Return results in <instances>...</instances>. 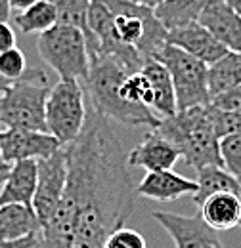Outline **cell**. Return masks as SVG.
I'll return each instance as SVG.
<instances>
[{"instance_id": "obj_34", "label": "cell", "mask_w": 241, "mask_h": 248, "mask_svg": "<svg viewBox=\"0 0 241 248\" xmlns=\"http://www.w3.org/2000/svg\"><path fill=\"white\" fill-rule=\"evenodd\" d=\"M132 2H136V4H140V6H146V8L155 10V8H159L165 0H132Z\"/></svg>"}, {"instance_id": "obj_37", "label": "cell", "mask_w": 241, "mask_h": 248, "mask_svg": "<svg viewBox=\"0 0 241 248\" xmlns=\"http://www.w3.org/2000/svg\"><path fill=\"white\" fill-rule=\"evenodd\" d=\"M0 132H2V128H0ZM8 168H10V166L4 162V158H2V155H0V172H6Z\"/></svg>"}, {"instance_id": "obj_28", "label": "cell", "mask_w": 241, "mask_h": 248, "mask_svg": "<svg viewBox=\"0 0 241 248\" xmlns=\"http://www.w3.org/2000/svg\"><path fill=\"white\" fill-rule=\"evenodd\" d=\"M103 248H148L146 247V239L142 237V233H138L136 229H130V227H119L115 229L107 241H105V247Z\"/></svg>"}, {"instance_id": "obj_32", "label": "cell", "mask_w": 241, "mask_h": 248, "mask_svg": "<svg viewBox=\"0 0 241 248\" xmlns=\"http://www.w3.org/2000/svg\"><path fill=\"white\" fill-rule=\"evenodd\" d=\"M38 0H10V6H12V10H16V12H23V10H27L29 6L33 4H36Z\"/></svg>"}, {"instance_id": "obj_27", "label": "cell", "mask_w": 241, "mask_h": 248, "mask_svg": "<svg viewBox=\"0 0 241 248\" xmlns=\"http://www.w3.org/2000/svg\"><path fill=\"white\" fill-rule=\"evenodd\" d=\"M27 71V60L25 54L19 48H12L6 52H0V75L8 80H17Z\"/></svg>"}, {"instance_id": "obj_23", "label": "cell", "mask_w": 241, "mask_h": 248, "mask_svg": "<svg viewBox=\"0 0 241 248\" xmlns=\"http://www.w3.org/2000/svg\"><path fill=\"white\" fill-rule=\"evenodd\" d=\"M14 21L21 34H31V32L40 34L58 23V12L54 4H50L48 0H38L27 10L17 12Z\"/></svg>"}, {"instance_id": "obj_26", "label": "cell", "mask_w": 241, "mask_h": 248, "mask_svg": "<svg viewBox=\"0 0 241 248\" xmlns=\"http://www.w3.org/2000/svg\"><path fill=\"white\" fill-rule=\"evenodd\" d=\"M211 119L214 132L220 140L226 136H232V134H241V109L224 111L211 103Z\"/></svg>"}, {"instance_id": "obj_31", "label": "cell", "mask_w": 241, "mask_h": 248, "mask_svg": "<svg viewBox=\"0 0 241 248\" xmlns=\"http://www.w3.org/2000/svg\"><path fill=\"white\" fill-rule=\"evenodd\" d=\"M38 243V235H31L25 239H17V241H2L0 239V248H36Z\"/></svg>"}, {"instance_id": "obj_9", "label": "cell", "mask_w": 241, "mask_h": 248, "mask_svg": "<svg viewBox=\"0 0 241 248\" xmlns=\"http://www.w3.org/2000/svg\"><path fill=\"white\" fill-rule=\"evenodd\" d=\"M67 172H69L67 145L58 149L48 158L36 160V189L31 206L40 221V227H44L50 221L60 202L67 184Z\"/></svg>"}, {"instance_id": "obj_4", "label": "cell", "mask_w": 241, "mask_h": 248, "mask_svg": "<svg viewBox=\"0 0 241 248\" xmlns=\"http://www.w3.org/2000/svg\"><path fill=\"white\" fill-rule=\"evenodd\" d=\"M50 92L48 78L40 69H27L0 93V128L46 132L44 107Z\"/></svg>"}, {"instance_id": "obj_25", "label": "cell", "mask_w": 241, "mask_h": 248, "mask_svg": "<svg viewBox=\"0 0 241 248\" xmlns=\"http://www.w3.org/2000/svg\"><path fill=\"white\" fill-rule=\"evenodd\" d=\"M220 156L224 168L241 184V134H232L220 140Z\"/></svg>"}, {"instance_id": "obj_10", "label": "cell", "mask_w": 241, "mask_h": 248, "mask_svg": "<svg viewBox=\"0 0 241 248\" xmlns=\"http://www.w3.org/2000/svg\"><path fill=\"white\" fill-rule=\"evenodd\" d=\"M151 217L171 235L176 248H226L218 233L199 214L182 216L176 212L157 210Z\"/></svg>"}, {"instance_id": "obj_11", "label": "cell", "mask_w": 241, "mask_h": 248, "mask_svg": "<svg viewBox=\"0 0 241 248\" xmlns=\"http://www.w3.org/2000/svg\"><path fill=\"white\" fill-rule=\"evenodd\" d=\"M60 141L48 132L6 128L0 132V155L10 166L19 160H42L61 149Z\"/></svg>"}, {"instance_id": "obj_35", "label": "cell", "mask_w": 241, "mask_h": 248, "mask_svg": "<svg viewBox=\"0 0 241 248\" xmlns=\"http://www.w3.org/2000/svg\"><path fill=\"white\" fill-rule=\"evenodd\" d=\"M224 2H226L230 8H234L238 14H241V0H224Z\"/></svg>"}, {"instance_id": "obj_19", "label": "cell", "mask_w": 241, "mask_h": 248, "mask_svg": "<svg viewBox=\"0 0 241 248\" xmlns=\"http://www.w3.org/2000/svg\"><path fill=\"white\" fill-rule=\"evenodd\" d=\"M40 221L34 214L33 206L12 202L0 206V239L17 241L31 235L40 233Z\"/></svg>"}, {"instance_id": "obj_16", "label": "cell", "mask_w": 241, "mask_h": 248, "mask_svg": "<svg viewBox=\"0 0 241 248\" xmlns=\"http://www.w3.org/2000/svg\"><path fill=\"white\" fill-rule=\"evenodd\" d=\"M140 73L148 78L151 88V111L159 119H171L178 113L176 109V95L172 88L171 75L167 67L157 60H148L142 65Z\"/></svg>"}, {"instance_id": "obj_13", "label": "cell", "mask_w": 241, "mask_h": 248, "mask_svg": "<svg viewBox=\"0 0 241 248\" xmlns=\"http://www.w3.org/2000/svg\"><path fill=\"white\" fill-rule=\"evenodd\" d=\"M228 50L241 54V14L224 0H211L197 19Z\"/></svg>"}, {"instance_id": "obj_33", "label": "cell", "mask_w": 241, "mask_h": 248, "mask_svg": "<svg viewBox=\"0 0 241 248\" xmlns=\"http://www.w3.org/2000/svg\"><path fill=\"white\" fill-rule=\"evenodd\" d=\"M12 14V6L10 0H0V21H8Z\"/></svg>"}, {"instance_id": "obj_21", "label": "cell", "mask_w": 241, "mask_h": 248, "mask_svg": "<svg viewBox=\"0 0 241 248\" xmlns=\"http://www.w3.org/2000/svg\"><path fill=\"white\" fill-rule=\"evenodd\" d=\"M209 93L214 99L220 93H226L241 86V54L228 52L218 62L209 65Z\"/></svg>"}, {"instance_id": "obj_1", "label": "cell", "mask_w": 241, "mask_h": 248, "mask_svg": "<svg viewBox=\"0 0 241 248\" xmlns=\"http://www.w3.org/2000/svg\"><path fill=\"white\" fill-rule=\"evenodd\" d=\"M67 184L36 248H103L136 210V186L111 123L94 109L67 145Z\"/></svg>"}, {"instance_id": "obj_36", "label": "cell", "mask_w": 241, "mask_h": 248, "mask_svg": "<svg viewBox=\"0 0 241 248\" xmlns=\"http://www.w3.org/2000/svg\"><path fill=\"white\" fill-rule=\"evenodd\" d=\"M10 84H12V80H8V78H4V77L0 75V93L4 92V90L10 86Z\"/></svg>"}, {"instance_id": "obj_29", "label": "cell", "mask_w": 241, "mask_h": 248, "mask_svg": "<svg viewBox=\"0 0 241 248\" xmlns=\"http://www.w3.org/2000/svg\"><path fill=\"white\" fill-rule=\"evenodd\" d=\"M214 107L218 109H224V111H234V109H241V86L230 90L226 93H220L216 95L211 101Z\"/></svg>"}, {"instance_id": "obj_17", "label": "cell", "mask_w": 241, "mask_h": 248, "mask_svg": "<svg viewBox=\"0 0 241 248\" xmlns=\"http://www.w3.org/2000/svg\"><path fill=\"white\" fill-rule=\"evenodd\" d=\"M36 189V160H19L10 164L6 182L0 191V206L2 204H33Z\"/></svg>"}, {"instance_id": "obj_8", "label": "cell", "mask_w": 241, "mask_h": 248, "mask_svg": "<svg viewBox=\"0 0 241 248\" xmlns=\"http://www.w3.org/2000/svg\"><path fill=\"white\" fill-rule=\"evenodd\" d=\"M85 88L79 80H60L50 88L44 107L46 132L61 145H71L83 132L86 121Z\"/></svg>"}, {"instance_id": "obj_3", "label": "cell", "mask_w": 241, "mask_h": 248, "mask_svg": "<svg viewBox=\"0 0 241 248\" xmlns=\"http://www.w3.org/2000/svg\"><path fill=\"white\" fill-rule=\"evenodd\" d=\"M155 130L180 151V156L195 168V172L211 164L224 166L220 156V138L212 126L211 103L178 111L171 119H161Z\"/></svg>"}, {"instance_id": "obj_6", "label": "cell", "mask_w": 241, "mask_h": 248, "mask_svg": "<svg viewBox=\"0 0 241 248\" xmlns=\"http://www.w3.org/2000/svg\"><path fill=\"white\" fill-rule=\"evenodd\" d=\"M36 50L42 62L60 77V80H81L88 78L90 56L85 32L73 25L56 23L36 38Z\"/></svg>"}, {"instance_id": "obj_15", "label": "cell", "mask_w": 241, "mask_h": 248, "mask_svg": "<svg viewBox=\"0 0 241 248\" xmlns=\"http://www.w3.org/2000/svg\"><path fill=\"white\" fill-rule=\"evenodd\" d=\"M197 189L195 180H188L172 170H157L148 172L144 180L136 186V193L159 202L178 201L186 195H193Z\"/></svg>"}, {"instance_id": "obj_18", "label": "cell", "mask_w": 241, "mask_h": 248, "mask_svg": "<svg viewBox=\"0 0 241 248\" xmlns=\"http://www.w3.org/2000/svg\"><path fill=\"white\" fill-rule=\"evenodd\" d=\"M199 216L216 233L241 227V195L214 193L199 206Z\"/></svg>"}, {"instance_id": "obj_12", "label": "cell", "mask_w": 241, "mask_h": 248, "mask_svg": "<svg viewBox=\"0 0 241 248\" xmlns=\"http://www.w3.org/2000/svg\"><path fill=\"white\" fill-rule=\"evenodd\" d=\"M167 44L180 48L182 52L207 65H212L228 54V50L199 21H191L188 25L171 29L167 32Z\"/></svg>"}, {"instance_id": "obj_7", "label": "cell", "mask_w": 241, "mask_h": 248, "mask_svg": "<svg viewBox=\"0 0 241 248\" xmlns=\"http://www.w3.org/2000/svg\"><path fill=\"white\" fill-rule=\"evenodd\" d=\"M155 60L163 63L171 75L178 111L211 103L212 99L209 93V78H207L209 65L207 63L191 58L189 54L182 52L180 48L171 46V44H167Z\"/></svg>"}, {"instance_id": "obj_20", "label": "cell", "mask_w": 241, "mask_h": 248, "mask_svg": "<svg viewBox=\"0 0 241 248\" xmlns=\"http://www.w3.org/2000/svg\"><path fill=\"white\" fill-rule=\"evenodd\" d=\"M197 189L191 195L193 202L197 206L203 204L205 199H209L214 193H238L241 195V184L224 168V166H205L201 170H197Z\"/></svg>"}, {"instance_id": "obj_5", "label": "cell", "mask_w": 241, "mask_h": 248, "mask_svg": "<svg viewBox=\"0 0 241 248\" xmlns=\"http://www.w3.org/2000/svg\"><path fill=\"white\" fill-rule=\"evenodd\" d=\"M113 14L115 34L124 46L136 48L144 63L155 60L167 46V29L155 17L151 8L140 6L132 0H103Z\"/></svg>"}, {"instance_id": "obj_30", "label": "cell", "mask_w": 241, "mask_h": 248, "mask_svg": "<svg viewBox=\"0 0 241 248\" xmlns=\"http://www.w3.org/2000/svg\"><path fill=\"white\" fill-rule=\"evenodd\" d=\"M16 48V31L8 25V21H0V52Z\"/></svg>"}, {"instance_id": "obj_2", "label": "cell", "mask_w": 241, "mask_h": 248, "mask_svg": "<svg viewBox=\"0 0 241 248\" xmlns=\"http://www.w3.org/2000/svg\"><path fill=\"white\" fill-rule=\"evenodd\" d=\"M128 77L126 69L111 58H96L90 62L88 78L85 88L90 95L92 109L107 121L128 126V128H157L161 119L146 105H136L122 99L119 92L120 82Z\"/></svg>"}, {"instance_id": "obj_22", "label": "cell", "mask_w": 241, "mask_h": 248, "mask_svg": "<svg viewBox=\"0 0 241 248\" xmlns=\"http://www.w3.org/2000/svg\"><path fill=\"white\" fill-rule=\"evenodd\" d=\"M211 0H165L159 8H155V17L161 25L171 31L191 21H197L201 12L207 8Z\"/></svg>"}, {"instance_id": "obj_38", "label": "cell", "mask_w": 241, "mask_h": 248, "mask_svg": "<svg viewBox=\"0 0 241 248\" xmlns=\"http://www.w3.org/2000/svg\"><path fill=\"white\" fill-rule=\"evenodd\" d=\"M6 174H8V170H6V172H0V191H2V186H4V182H6Z\"/></svg>"}, {"instance_id": "obj_14", "label": "cell", "mask_w": 241, "mask_h": 248, "mask_svg": "<svg viewBox=\"0 0 241 248\" xmlns=\"http://www.w3.org/2000/svg\"><path fill=\"white\" fill-rule=\"evenodd\" d=\"M180 158V151L163 138L157 130L144 136V140L126 155L128 166L146 168L148 172L157 170H172L176 160Z\"/></svg>"}, {"instance_id": "obj_24", "label": "cell", "mask_w": 241, "mask_h": 248, "mask_svg": "<svg viewBox=\"0 0 241 248\" xmlns=\"http://www.w3.org/2000/svg\"><path fill=\"white\" fill-rule=\"evenodd\" d=\"M48 2L54 4L56 12H58V23L73 25V27L81 29L85 32L86 44H88L90 32L86 27V14H88L90 0H48Z\"/></svg>"}]
</instances>
